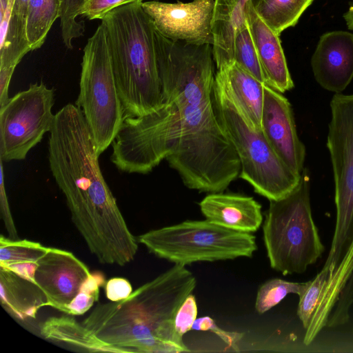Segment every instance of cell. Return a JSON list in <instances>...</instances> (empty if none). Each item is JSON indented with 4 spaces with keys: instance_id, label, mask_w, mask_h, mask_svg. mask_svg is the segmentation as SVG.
<instances>
[{
    "instance_id": "cell-1",
    "label": "cell",
    "mask_w": 353,
    "mask_h": 353,
    "mask_svg": "<svg viewBox=\"0 0 353 353\" xmlns=\"http://www.w3.org/2000/svg\"><path fill=\"white\" fill-rule=\"evenodd\" d=\"M155 48L163 103L131 120L132 145L151 168L165 159L188 188L222 192L239 176L241 163L213 108L212 45L157 33Z\"/></svg>"
},
{
    "instance_id": "cell-2",
    "label": "cell",
    "mask_w": 353,
    "mask_h": 353,
    "mask_svg": "<svg viewBox=\"0 0 353 353\" xmlns=\"http://www.w3.org/2000/svg\"><path fill=\"white\" fill-rule=\"evenodd\" d=\"M99 156L81 108L64 105L50 132V171L90 253L102 264L123 266L134 260L138 240L102 174Z\"/></svg>"
},
{
    "instance_id": "cell-3",
    "label": "cell",
    "mask_w": 353,
    "mask_h": 353,
    "mask_svg": "<svg viewBox=\"0 0 353 353\" xmlns=\"http://www.w3.org/2000/svg\"><path fill=\"white\" fill-rule=\"evenodd\" d=\"M196 285L194 275L174 264L128 297L98 304L82 323L123 352H190L174 329V318Z\"/></svg>"
},
{
    "instance_id": "cell-4",
    "label": "cell",
    "mask_w": 353,
    "mask_h": 353,
    "mask_svg": "<svg viewBox=\"0 0 353 353\" xmlns=\"http://www.w3.org/2000/svg\"><path fill=\"white\" fill-rule=\"evenodd\" d=\"M141 3L118 6L101 19L125 118L148 114L163 103L155 28Z\"/></svg>"
},
{
    "instance_id": "cell-5",
    "label": "cell",
    "mask_w": 353,
    "mask_h": 353,
    "mask_svg": "<svg viewBox=\"0 0 353 353\" xmlns=\"http://www.w3.org/2000/svg\"><path fill=\"white\" fill-rule=\"evenodd\" d=\"M212 98L216 117L239 157V177L269 201L287 196L298 185L301 174L293 172L279 158L261 130L251 126L218 71Z\"/></svg>"
},
{
    "instance_id": "cell-6",
    "label": "cell",
    "mask_w": 353,
    "mask_h": 353,
    "mask_svg": "<svg viewBox=\"0 0 353 353\" xmlns=\"http://www.w3.org/2000/svg\"><path fill=\"white\" fill-rule=\"evenodd\" d=\"M306 169L287 196L270 201L263 224L270 266L283 275L302 273L321 257L324 246L312 215Z\"/></svg>"
},
{
    "instance_id": "cell-7",
    "label": "cell",
    "mask_w": 353,
    "mask_h": 353,
    "mask_svg": "<svg viewBox=\"0 0 353 353\" xmlns=\"http://www.w3.org/2000/svg\"><path fill=\"white\" fill-rule=\"evenodd\" d=\"M151 253L174 264L252 257L257 250L252 233L226 228L207 219L187 220L137 237Z\"/></svg>"
},
{
    "instance_id": "cell-8",
    "label": "cell",
    "mask_w": 353,
    "mask_h": 353,
    "mask_svg": "<svg viewBox=\"0 0 353 353\" xmlns=\"http://www.w3.org/2000/svg\"><path fill=\"white\" fill-rule=\"evenodd\" d=\"M79 87L76 105L82 110L101 154L112 145L125 119L101 23L84 47Z\"/></svg>"
},
{
    "instance_id": "cell-9",
    "label": "cell",
    "mask_w": 353,
    "mask_h": 353,
    "mask_svg": "<svg viewBox=\"0 0 353 353\" xmlns=\"http://www.w3.org/2000/svg\"><path fill=\"white\" fill-rule=\"evenodd\" d=\"M330 110L326 145L332 166L336 216L324 266L332 268L353 243V94H335Z\"/></svg>"
},
{
    "instance_id": "cell-10",
    "label": "cell",
    "mask_w": 353,
    "mask_h": 353,
    "mask_svg": "<svg viewBox=\"0 0 353 353\" xmlns=\"http://www.w3.org/2000/svg\"><path fill=\"white\" fill-rule=\"evenodd\" d=\"M36 284L50 306L68 315H82L97 302L106 279L101 272H91L71 252L50 248L40 259Z\"/></svg>"
},
{
    "instance_id": "cell-11",
    "label": "cell",
    "mask_w": 353,
    "mask_h": 353,
    "mask_svg": "<svg viewBox=\"0 0 353 353\" xmlns=\"http://www.w3.org/2000/svg\"><path fill=\"white\" fill-rule=\"evenodd\" d=\"M54 92L43 82L10 98L0 107V159L24 160L29 151L52 128Z\"/></svg>"
},
{
    "instance_id": "cell-12",
    "label": "cell",
    "mask_w": 353,
    "mask_h": 353,
    "mask_svg": "<svg viewBox=\"0 0 353 353\" xmlns=\"http://www.w3.org/2000/svg\"><path fill=\"white\" fill-rule=\"evenodd\" d=\"M350 282H353V243L336 268H323L299 296L297 314L306 331L305 344H310L331 321V314L341 296L347 292Z\"/></svg>"
},
{
    "instance_id": "cell-13",
    "label": "cell",
    "mask_w": 353,
    "mask_h": 353,
    "mask_svg": "<svg viewBox=\"0 0 353 353\" xmlns=\"http://www.w3.org/2000/svg\"><path fill=\"white\" fill-rule=\"evenodd\" d=\"M215 0H194L174 3L142 2L155 30L173 41L192 44L214 43L212 21Z\"/></svg>"
},
{
    "instance_id": "cell-14",
    "label": "cell",
    "mask_w": 353,
    "mask_h": 353,
    "mask_svg": "<svg viewBox=\"0 0 353 353\" xmlns=\"http://www.w3.org/2000/svg\"><path fill=\"white\" fill-rule=\"evenodd\" d=\"M261 130L279 158L293 172L301 174L305 148L300 140L292 108L282 93L264 85Z\"/></svg>"
},
{
    "instance_id": "cell-15",
    "label": "cell",
    "mask_w": 353,
    "mask_h": 353,
    "mask_svg": "<svg viewBox=\"0 0 353 353\" xmlns=\"http://www.w3.org/2000/svg\"><path fill=\"white\" fill-rule=\"evenodd\" d=\"M311 66L323 88L341 93L353 79V34L342 30L323 34L312 57Z\"/></svg>"
},
{
    "instance_id": "cell-16",
    "label": "cell",
    "mask_w": 353,
    "mask_h": 353,
    "mask_svg": "<svg viewBox=\"0 0 353 353\" xmlns=\"http://www.w3.org/2000/svg\"><path fill=\"white\" fill-rule=\"evenodd\" d=\"M245 19L256 50L265 85L284 93L294 88L279 35L256 12L252 1L247 3Z\"/></svg>"
},
{
    "instance_id": "cell-17",
    "label": "cell",
    "mask_w": 353,
    "mask_h": 353,
    "mask_svg": "<svg viewBox=\"0 0 353 353\" xmlns=\"http://www.w3.org/2000/svg\"><path fill=\"white\" fill-rule=\"evenodd\" d=\"M199 205L207 220L239 232H254L263 221L261 205L251 196L213 192L205 196Z\"/></svg>"
},
{
    "instance_id": "cell-18",
    "label": "cell",
    "mask_w": 353,
    "mask_h": 353,
    "mask_svg": "<svg viewBox=\"0 0 353 353\" xmlns=\"http://www.w3.org/2000/svg\"><path fill=\"white\" fill-rule=\"evenodd\" d=\"M250 1L252 0H215L212 48L217 70L225 69L234 63V38L246 22L245 8Z\"/></svg>"
},
{
    "instance_id": "cell-19",
    "label": "cell",
    "mask_w": 353,
    "mask_h": 353,
    "mask_svg": "<svg viewBox=\"0 0 353 353\" xmlns=\"http://www.w3.org/2000/svg\"><path fill=\"white\" fill-rule=\"evenodd\" d=\"M0 299L4 310L20 321L35 319L47 302L44 293L35 283L2 268Z\"/></svg>"
},
{
    "instance_id": "cell-20",
    "label": "cell",
    "mask_w": 353,
    "mask_h": 353,
    "mask_svg": "<svg viewBox=\"0 0 353 353\" xmlns=\"http://www.w3.org/2000/svg\"><path fill=\"white\" fill-rule=\"evenodd\" d=\"M234 101L255 130H261L264 83L236 63L217 70Z\"/></svg>"
},
{
    "instance_id": "cell-21",
    "label": "cell",
    "mask_w": 353,
    "mask_h": 353,
    "mask_svg": "<svg viewBox=\"0 0 353 353\" xmlns=\"http://www.w3.org/2000/svg\"><path fill=\"white\" fill-rule=\"evenodd\" d=\"M30 0H12L10 16L0 19V61L17 65L30 50L26 34V19Z\"/></svg>"
},
{
    "instance_id": "cell-22",
    "label": "cell",
    "mask_w": 353,
    "mask_h": 353,
    "mask_svg": "<svg viewBox=\"0 0 353 353\" xmlns=\"http://www.w3.org/2000/svg\"><path fill=\"white\" fill-rule=\"evenodd\" d=\"M39 332L46 339L65 343L89 352H123L103 342L83 323L68 316L47 319L40 325Z\"/></svg>"
},
{
    "instance_id": "cell-23",
    "label": "cell",
    "mask_w": 353,
    "mask_h": 353,
    "mask_svg": "<svg viewBox=\"0 0 353 353\" xmlns=\"http://www.w3.org/2000/svg\"><path fill=\"white\" fill-rule=\"evenodd\" d=\"M39 242L0 237V268L9 270L32 282L40 259L49 251Z\"/></svg>"
},
{
    "instance_id": "cell-24",
    "label": "cell",
    "mask_w": 353,
    "mask_h": 353,
    "mask_svg": "<svg viewBox=\"0 0 353 353\" xmlns=\"http://www.w3.org/2000/svg\"><path fill=\"white\" fill-rule=\"evenodd\" d=\"M314 0H252L260 18L278 35L294 26Z\"/></svg>"
},
{
    "instance_id": "cell-25",
    "label": "cell",
    "mask_w": 353,
    "mask_h": 353,
    "mask_svg": "<svg viewBox=\"0 0 353 353\" xmlns=\"http://www.w3.org/2000/svg\"><path fill=\"white\" fill-rule=\"evenodd\" d=\"M61 0H30L26 34L30 50L44 43L53 23L60 17Z\"/></svg>"
},
{
    "instance_id": "cell-26",
    "label": "cell",
    "mask_w": 353,
    "mask_h": 353,
    "mask_svg": "<svg viewBox=\"0 0 353 353\" xmlns=\"http://www.w3.org/2000/svg\"><path fill=\"white\" fill-rule=\"evenodd\" d=\"M307 282H290L281 279H272L263 283L258 289L255 309L263 314L279 304L288 294L299 296L306 288Z\"/></svg>"
},
{
    "instance_id": "cell-27",
    "label": "cell",
    "mask_w": 353,
    "mask_h": 353,
    "mask_svg": "<svg viewBox=\"0 0 353 353\" xmlns=\"http://www.w3.org/2000/svg\"><path fill=\"white\" fill-rule=\"evenodd\" d=\"M234 61L265 84L263 73L247 21L235 35Z\"/></svg>"
},
{
    "instance_id": "cell-28",
    "label": "cell",
    "mask_w": 353,
    "mask_h": 353,
    "mask_svg": "<svg viewBox=\"0 0 353 353\" xmlns=\"http://www.w3.org/2000/svg\"><path fill=\"white\" fill-rule=\"evenodd\" d=\"M86 0H61L60 26L63 42L68 49H72V41L81 37L85 31L83 22H79L77 17L80 15Z\"/></svg>"
},
{
    "instance_id": "cell-29",
    "label": "cell",
    "mask_w": 353,
    "mask_h": 353,
    "mask_svg": "<svg viewBox=\"0 0 353 353\" xmlns=\"http://www.w3.org/2000/svg\"><path fill=\"white\" fill-rule=\"evenodd\" d=\"M192 330L212 332L216 334L230 347L234 348L235 351H238L239 341L243 335L240 332L226 331L221 329L210 316H202L196 319Z\"/></svg>"
},
{
    "instance_id": "cell-30",
    "label": "cell",
    "mask_w": 353,
    "mask_h": 353,
    "mask_svg": "<svg viewBox=\"0 0 353 353\" xmlns=\"http://www.w3.org/2000/svg\"><path fill=\"white\" fill-rule=\"evenodd\" d=\"M197 304L195 296L190 294L178 309L174 318V329L181 336L192 330L196 319Z\"/></svg>"
},
{
    "instance_id": "cell-31",
    "label": "cell",
    "mask_w": 353,
    "mask_h": 353,
    "mask_svg": "<svg viewBox=\"0 0 353 353\" xmlns=\"http://www.w3.org/2000/svg\"><path fill=\"white\" fill-rule=\"evenodd\" d=\"M143 0H86L81 11L90 20L101 19L112 9L123 4L142 1Z\"/></svg>"
},
{
    "instance_id": "cell-32",
    "label": "cell",
    "mask_w": 353,
    "mask_h": 353,
    "mask_svg": "<svg viewBox=\"0 0 353 353\" xmlns=\"http://www.w3.org/2000/svg\"><path fill=\"white\" fill-rule=\"evenodd\" d=\"M3 161L0 159V212L8 238L19 239V235L11 213L6 190L3 171Z\"/></svg>"
},
{
    "instance_id": "cell-33",
    "label": "cell",
    "mask_w": 353,
    "mask_h": 353,
    "mask_svg": "<svg viewBox=\"0 0 353 353\" xmlns=\"http://www.w3.org/2000/svg\"><path fill=\"white\" fill-rule=\"evenodd\" d=\"M104 288L106 298L110 301L124 299L132 292L130 281L122 277H114L108 280Z\"/></svg>"
},
{
    "instance_id": "cell-34",
    "label": "cell",
    "mask_w": 353,
    "mask_h": 353,
    "mask_svg": "<svg viewBox=\"0 0 353 353\" xmlns=\"http://www.w3.org/2000/svg\"><path fill=\"white\" fill-rule=\"evenodd\" d=\"M346 24L350 30H353V4L343 15Z\"/></svg>"
}]
</instances>
